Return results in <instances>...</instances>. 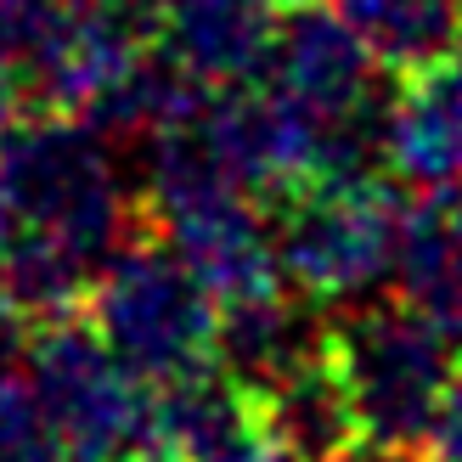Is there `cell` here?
Segmentation results:
<instances>
[{
    "instance_id": "1",
    "label": "cell",
    "mask_w": 462,
    "mask_h": 462,
    "mask_svg": "<svg viewBox=\"0 0 462 462\" xmlns=\"http://www.w3.org/2000/svg\"><path fill=\"white\" fill-rule=\"evenodd\" d=\"M462 338L406 299H361L328 321V361L356 406L361 446L389 457L423 451Z\"/></svg>"
},
{
    "instance_id": "2",
    "label": "cell",
    "mask_w": 462,
    "mask_h": 462,
    "mask_svg": "<svg viewBox=\"0 0 462 462\" xmlns=\"http://www.w3.org/2000/svg\"><path fill=\"white\" fill-rule=\"evenodd\" d=\"M0 192L12 198L17 226L62 231L97 265L135 243V209L113 164V142L79 113L40 107L12 119L0 135Z\"/></svg>"
},
{
    "instance_id": "3",
    "label": "cell",
    "mask_w": 462,
    "mask_h": 462,
    "mask_svg": "<svg viewBox=\"0 0 462 462\" xmlns=\"http://www.w3.org/2000/svg\"><path fill=\"white\" fill-rule=\"evenodd\" d=\"M282 282L316 305H361L395 282L401 192L383 180H305L271 203Z\"/></svg>"
},
{
    "instance_id": "4",
    "label": "cell",
    "mask_w": 462,
    "mask_h": 462,
    "mask_svg": "<svg viewBox=\"0 0 462 462\" xmlns=\"http://www.w3.org/2000/svg\"><path fill=\"white\" fill-rule=\"evenodd\" d=\"M90 328L142 383H170L209 361L220 299L170 243H130L90 288Z\"/></svg>"
},
{
    "instance_id": "5",
    "label": "cell",
    "mask_w": 462,
    "mask_h": 462,
    "mask_svg": "<svg viewBox=\"0 0 462 462\" xmlns=\"http://www.w3.org/2000/svg\"><path fill=\"white\" fill-rule=\"evenodd\" d=\"M23 378L62 457L135 462L152 451V383L125 373L90 321H40L23 356Z\"/></svg>"
},
{
    "instance_id": "6",
    "label": "cell",
    "mask_w": 462,
    "mask_h": 462,
    "mask_svg": "<svg viewBox=\"0 0 462 462\" xmlns=\"http://www.w3.org/2000/svg\"><path fill=\"white\" fill-rule=\"evenodd\" d=\"M142 51H147V29L119 0H51L12 62H17V85L29 90L34 107L85 113L90 102L107 97L113 79Z\"/></svg>"
},
{
    "instance_id": "7",
    "label": "cell",
    "mask_w": 462,
    "mask_h": 462,
    "mask_svg": "<svg viewBox=\"0 0 462 462\" xmlns=\"http://www.w3.org/2000/svg\"><path fill=\"white\" fill-rule=\"evenodd\" d=\"M373 74H378L373 51L338 17V6L305 0V6L276 12V34H271V51L260 68V85H271L276 97H288L299 113H310L321 125V147H328V135L344 119H356L361 107L378 102Z\"/></svg>"
},
{
    "instance_id": "8",
    "label": "cell",
    "mask_w": 462,
    "mask_h": 462,
    "mask_svg": "<svg viewBox=\"0 0 462 462\" xmlns=\"http://www.w3.org/2000/svg\"><path fill=\"white\" fill-rule=\"evenodd\" d=\"M328 356V316L316 310V299L288 293V288H265V293H243L226 299L215 316V350L209 361L260 401L265 389L293 378L299 366H310Z\"/></svg>"
},
{
    "instance_id": "9",
    "label": "cell",
    "mask_w": 462,
    "mask_h": 462,
    "mask_svg": "<svg viewBox=\"0 0 462 462\" xmlns=\"http://www.w3.org/2000/svg\"><path fill=\"white\" fill-rule=\"evenodd\" d=\"M383 175L411 192L462 187V51L406 74V85L389 97Z\"/></svg>"
},
{
    "instance_id": "10",
    "label": "cell",
    "mask_w": 462,
    "mask_h": 462,
    "mask_svg": "<svg viewBox=\"0 0 462 462\" xmlns=\"http://www.w3.org/2000/svg\"><path fill=\"white\" fill-rule=\"evenodd\" d=\"M276 34L271 0H180L158 29V51L175 57L198 85H248L260 79L265 51Z\"/></svg>"
},
{
    "instance_id": "11",
    "label": "cell",
    "mask_w": 462,
    "mask_h": 462,
    "mask_svg": "<svg viewBox=\"0 0 462 462\" xmlns=\"http://www.w3.org/2000/svg\"><path fill=\"white\" fill-rule=\"evenodd\" d=\"M395 288L462 338V187L418 192L401 209Z\"/></svg>"
},
{
    "instance_id": "12",
    "label": "cell",
    "mask_w": 462,
    "mask_h": 462,
    "mask_svg": "<svg viewBox=\"0 0 462 462\" xmlns=\"http://www.w3.org/2000/svg\"><path fill=\"white\" fill-rule=\"evenodd\" d=\"M254 423H260L254 395H243L215 361L152 389V451H170L180 462H215Z\"/></svg>"
},
{
    "instance_id": "13",
    "label": "cell",
    "mask_w": 462,
    "mask_h": 462,
    "mask_svg": "<svg viewBox=\"0 0 462 462\" xmlns=\"http://www.w3.org/2000/svg\"><path fill=\"white\" fill-rule=\"evenodd\" d=\"M254 411H260V429L299 462H338L344 451L361 446L356 406L344 395V383H338L328 356L299 366V373L282 378L276 389H265V395L254 401Z\"/></svg>"
},
{
    "instance_id": "14",
    "label": "cell",
    "mask_w": 462,
    "mask_h": 462,
    "mask_svg": "<svg viewBox=\"0 0 462 462\" xmlns=\"http://www.w3.org/2000/svg\"><path fill=\"white\" fill-rule=\"evenodd\" d=\"M97 276L102 265L90 254H79L62 231H45V226H23L0 248V299L17 316H29L34 328L74 316L97 288Z\"/></svg>"
},
{
    "instance_id": "15",
    "label": "cell",
    "mask_w": 462,
    "mask_h": 462,
    "mask_svg": "<svg viewBox=\"0 0 462 462\" xmlns=\"http://www.w3.org/2000/svg\"><path fill=\"white\" fill-rule=\"evenodd\" d=\"M333 6L361 34L373 62L401 79L462 51V0H333Z\"/></svg>"
},
{
    "instance_id": "16",
    "label": "cell",
    "mask_w": 462,
    "mask_h": 462,
    "mask_svg": "<svg viewBox=\"0 0 462 462\" xmlns=\"http://www.w3.org/2000/svg\"><path fill=\"white\" fill-rule=\"evenodd\" d=\"M203 97H209V85H198L175 57H164V51H142L119 79H113L107 97L90 102L79 119L97 125L113 147H119V142H152L158 130L192 119Z\"/></svg>"
},
{
    "instance_id": "17",
    "label": "cell",
    "mask_w": 462,
    "mask_h": 462,
    "mask_svg": "<svg viewBox=\"0 0 462 462\" xmlns=\"http://www.w3.org/2000/svg\"><path fill=\"white\" fill-rule=\"evenodd\" d=\"M57 440H51V423L34 401L29 378L17 373H0V462H57Z\"/></svg>"
},
{
    "instance_id": "18",
    "label": "cell",
    "mask_w": 462,
    "mask_h": 462,
    "mask_svg": "<svg viewBox=\"0 0 462 462\" xmlns=\"http://www.w3.org/2000/svg\"><path fill=\"white\" fill-rule=\"evenodd\" d=\"M423 451H429L434 462H462V356H457V366H451V383H446L440 406H434V423H429Z\"/></svg>"
},
{
    "instance_id": "19",
    "label": "cell",
    "mask_w": 462,
    "mask_h": 462,
    "mask_svg": "<svg viewBox=\"0 0 462 462\" xmlns=\"http://www.w3.org/2000/svg\"><path fill=\"white\" fill-rule=\"evenodd\" d=\"M45 6H51V0H0V62H12L23 51V40L34 34Z\"/></svg>"
},
{
    "instance_id": "20",
    "label": "cell",
    "mask_w": 462,
    "mask_h": 462,
    "mask_svg": "<svg viewBox=\"0 0 462 462\" xmlns=\"http://www.w3.org/2000/svg\"><path fill=\"white\" fill-rule=\"evenodd\" d=\"M29 338H34V321L17 316L6 299H0V373H17L23 356H29Z\"/></svg>"
},
{
    "instance_id": "21",
    "label": "cell",
    "mask_w": 462,
    "mask_h": 462,
    "mask_svg": "<svg viewBox=\"0 0 462 462\" xmlns=\"http://www.w3.org/2000/svg\"><path fill=\"white\" fill-rule=\"evenodd\" d=\"M215 462H299V457H288V451L276 446V440H271V434H265L260 423H254V429L243 434V440H231V446H226Z\"/></svg>"
},
{
    "instance_id": "22",
    "label": "cell",
    "mask_w": 462,
    "mask_h": 462,
    "mask_svg": "<svg viewBox=\"0 0 462 462\" xmlns=\"http://www.w3.org/2000/svg\"><path fill=\"white\" fill-rule=\"evenodd\" d=\"M119 6H125L135 23H142V29H147V40H152V34H158V29L170 23V12L180 6V0H119Z\"/></svg>"
},
{
    "instance_id": "23",
    "label": "cell",
    "mask_w": 462,
    "mask_h": 462,
    "mask_svg": "<svg viewBox=\"0 0 462 462\" xmlns=\"http://www.w3.org/2000/svg\"><path fill=\"white\" fill-rule=\"evenodd\" d=\"M17 102H23V90H17V74L6 62H0V135L12 130V119H17Z\"/></svg>"
},
{
    "instance_id": "24",
    "label": "cell",
    "mask_w": 462,
    "mask_h": 462,
    "mask_svg": "<svg viewBox=\"0 0 462 462\" xmlns=\"http://www.w3.org/2000/svg\"><path fill=\"white\" fill-rule=\"evenodd\" d=\"M12 231H17V209H12V198L0 192V248L12 243Z\"/></svg>"
},
{
    "instance_id": "25",
    "label": "cell",
    "mask_w": 462,
    "mask_h": 462,
    "mask_svg": "<svg viewBox=\"0 0 462 462\" xmlns=\"http://www.w3.org/2000/svg\"><path fill=\"white\" fill-rule=\"evenodd\" d=\"M135 462H180V457H170V451H147V457H135Z\"/></svg>"
}]
</instances>
